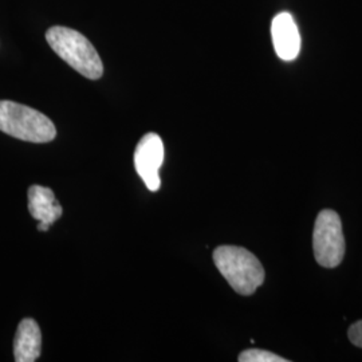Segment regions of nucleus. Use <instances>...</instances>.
Instances as JSON below:
<instances>
[{
	"label": "nucleus",
	"instance_id": "obj_1",
	"mask_svg": "<svg viewBox=\"0 0 362 362\" xmlns=\"http://www.w3.org/2000/svg\"><path fill=\"white\" fill-rule=\"evenodd\" d=\"M46 39L57 55L81 76L89 79L103 77V61L85 35L69 27L54 26L47 30Z\"/></svg>",
	"mask_w": 362,
	"mask_h": 362
},
{
	"label": "nucleus",
	"instance_id": "obj_2",
	"mask_svg": "<svg viewBox=\"0 0 362 362\" xmlns=\"http://www.w3.org/2000/svg\"><path fill=\"white\" fill-rule=\"evenodd\" d=\"M220 274L240 296H251L264 282V269L259 259L243 247L220 246L214 251Z\"/></svg>",
	"mask_w": 362,
	"mask_h": 362
},
{
	"label": "nucleus",
	"instance_id": "obj_3",
	"mask_svg": "<svg viewBox=\"0 0 362 362\" xmlns=\"http://www.w3.org/2000/svg\"><path fill=\"white\" fill-rule=\"evenodd\" d=\"M0 130L28 143H50L57 136L49 117L13 101H0Z\"/></svg>",
	"mask_w": 362,
	"mask_h": 362
},
{
	"label": "nucleus",
	"instance_id": "obj_4",
	"mask_svg": "<svg viewBox=\"0 0 362 362\" xmlns=\"http://www.w3.org/2000/svg\"><path fill=\"white\" fill-rule=\"evenodd\" d=\"M345 248L339 215L333 209L321 211L313 231V250L317 263L325 269H334L345 257Z\"/></svg>",
	"mask_w": 362,
	"mask_h": 362
},
{
	"label": "nucleus",
	"instance_id": "obj_5",
	"mask_svg": "<svg viewBox=\"0 0 362 362\" xmlns=\"http://www.w3.org/2000/svg\"><path fill=\"white\" fill-rule=\"evenodd\" d=\"M134 168L143 179L146 188L152 192L160 189L161 180L158 170L164 163V144L158 134H145L134 151Z\"/></svg>",
	"mask_w": 362,
	"mask_h": 362
},
{
	"label": "nucleus",
	"instance_id": "obj_6",
	"mask_svg": "<svg viewBox=\"0 0 362 362\" xmlns=\"http://www.w3.org/2000/svg\"><path fill=\"white\" fill-rule=\"evenodd\" d=\"M272 35L276 55L284 61H294L300 52V35L290 13H279L274 18Z\"/></svg>",
	"mask_w": 362,
	"mask_h": 362
},
{
	"label": "nucleus",
	"instance_id": "obj_7",
	"mask_svg": "<svg viewBox=\"0 0 362 362\" xmlns=\"http://www.w3.org/2000/svg\"><path fill=\"white\" fill-rule=\"evenodd\" d=\"M42 349V333L38 324L25 318L16 330L13 339V357L16 362L37 361Z\"/></svg>",
	"mask_w": 362,
	"mask_h": 362
},
{
	"label": "nucleus",
	"instance_id": "obj_8",
	"mask_svg": "<svg viewBox=\"0 0 362 362\" xmlns=\"http://www.w3.org/2000/svg\"><path fill=\"white\" fill-rule=\"evenodd\" d=\"M28 211L39 223L52 226L62 216V207L50 188L33 185L28 189Z\"/></svg>",
	"mask_w": 362,
	"mask_h": 362
},
{
	"label": "nucleus",
	"instance_id": "obj_9",
	"mask_svg": "<svg viewBox=\"0 0 362 362\" xmlns=\"http://www.w3.org/2000/svg\"><path fill=\"white\" fill-rule=\"evenodd\" d=\"M238 360L240 362H286L284 357L274 354L272 351L262 349H248L242 351L238 357Z\"/></svg>",
	"mask_w": 362,
	"mask_h": 362
},
{
	"label": "nucleus",
	"instance_id": "obj_10",
	"mask_svg": "<svg viewBox=\"0 0 362 362\" xmlns=\"http://www.w3.org/2000/svg\"><path fill=\"white\" fill-rule=\"evenodd\" d=\"M348 334H349L350 342L354 346L362 348V321H357L351 325Z\"/></svg>",
	"mask_w": 362,
	"mask_h": 362
},
{
	"label": "nucleus",
	"instance_id": "obj_11",
	"mask_svg": "<svg viewBox=\"0 0 362 362\" xmlns=\"http://www.w3.org/2000/svg\"><path fill=\"white\" fill-rule=\"evenodd\" d=\"M49 228H50V226L49 224H46V223H39L38 224V230L39 231H49Z\"/></svg>",
	"mask_w": 362,
	"mask_h": 362
}]
</instances>
